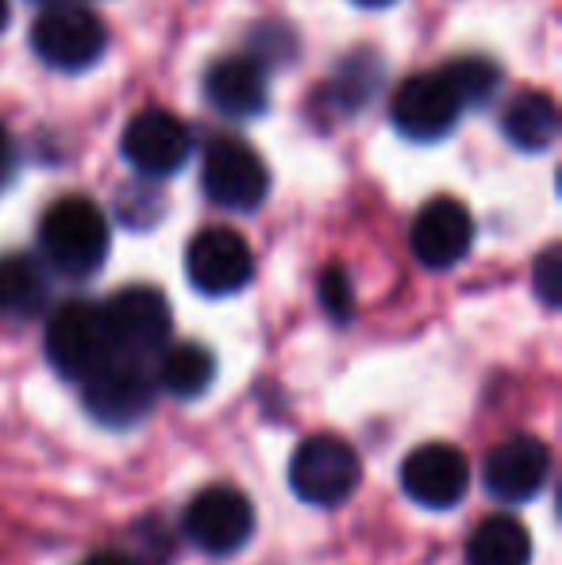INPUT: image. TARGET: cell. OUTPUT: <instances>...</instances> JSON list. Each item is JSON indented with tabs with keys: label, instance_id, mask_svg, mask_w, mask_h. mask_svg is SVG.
<instances>
[{
	"label": "cell",
	"instance_id": "22",
	"mask_svg": "<svg viewBox=\"0 0 562 565\" xmlns=\"http://www.w3.org/2000/svg\"><path fill=\"white\" fill-rule=\"evenodd\" d=\"M532 281H536V289H540L543 305L555 308L559 292H562V254H559V246H548V250L540 254V262H536V269H532Z\"/></svg>",
	"mask_w": 562,
	"mask_h": 565
},
{
	"label": "cell",
	"instance_id": "17",
	"mask_svg": "<svg viewBox=\"0 0 562 565\" xmlns=\"http://www.w3.org/2000/svg\"><path fill=\"white\" fill-rule=\"evenodd\" d=\"M532 562V531L517 515H486L466 539V565H528Z\"/></svg>",
	"mask_w": 562,
	"mask_h": 565
},
{
	"label": "cell",
	"instance_id": "5",
	"mask_svg": "<svg viewBox=\"0 0 562 565\" xmlns=\"http://www.w3.org/2000/svg\"><path fill=\"white\" fill-rule=\"evenodd\" d=\"M46 358L66 381H85L105 362H113L116 350L105 331V316L89 300H70L46 320Z\"/></svg>",
	"mask_w": 562,
	"mask_h": 565
},
{
	"label": "cell",
	"instance_id": "9",
	"mask_svg": "<svg viewBox=\"0 0 562 565\" xmlns=\"http://www.w3.org/2000/svg\"><path fill=\"white\" fill-rule=\"evenodd\" d=\"M185 277L204 297H232L255 277V254L232 227H204L185 246Z\"/></svg>",
	"mask_w": 562,
	"mask_h": 565
},
{
	"label": "cell",
	"instance_id": "26",
	"mask_svg": "<svg viewBox=\"0 0 562 565\" xmlns=\"http://www.w3.org/2000/svg\"><path fill=\"white\" fill-rule=\"evenodd\" d=\"M354 4H362V8H390L393 0H354Z\"/></svg>",
	"mask_w": 562,
	"mask_h": 565
},
{
	"label": "cell",
	"instance_id": "25",
	"mask_svg": "<svg viewBox=\"0 0 562 565\" xmlns=\"http://www.w3.org/2000/svg\"><path fill=\"white\" fill-rule=\"evenodd\" d=\"M8 20H12V8H8V0H0V31L8 28Z\"/></svg>",
	"mask_w": 562,
	"mask_h": 565
},
{
	"label": "cell",
	"instance_id": "20",
	"mask_svg": "<svg viewBox=\"0 0 562 565\" xmlns=\"http://www.w3.org/2000/svg\"><path fill=\"white\" fill-rule=\"evenodd\" d=\"M443 74H447L450 89L458 93L463 108L486 105V100L497 93V85H501V70H497L489 58H455L450 66H443Z\"/></svg>",
	"mask_w": 562,
	"mask_h": 565
},
{
	"label": "cell",
	"instance_id": "4",
	"mask_svg": "<svg viewBox=\"0 0 562 565\" xmlns=\"http://www.w3.org/2000/svg\"><path fill=\"white\" fill-rule=\"evenodd\" d=\"M181 531L197 551L224 558L251 543L255 535V504L247 492L232 489V484H209L185 504L181 515Z\"/></svg>",
	"mask_w": 562,
	"mask_h": 565
},
{
	"label": "cell",
	"instance_id": "1",
	"mask_svg": "<svg viewBox=\"0 0 562 565\" xmlns=\"http://www.w3.org/2000/svg\"><path fill=\"white\" fill-rule=\"evenodd\" d=\"M43 258L66 277H89L108 258V220L89 196H62L39 224Z\"/></svg>",
	"mask_w": 562,
	"mask_h": 565
},
{
	"label": "cell",
	"instance_id": "3",
	"mask_svg": "<svg viewBox=\"0 0 562 565\" xmlns=\"http://www.w3.org/2000/svg\"><path fill=\"white\" fill-rule=\"evenodd\" d=\"M108 31L100 15L74 0H51L31 23V51L51 70H89L105 54Z\"/></svg>",
	"mask_w": 562,
	"mask_h": 565
},
{
	"label": "cell",
	"instance_id": "14",
	"mask_svg": "<svg viewBox=\"0 0 562 565\" xmlns=\"http://www.w3.org/2000/svg\"><path fill=\"white\" fill-rule=\"evenodd\" d=\"M413 254L427 269H450L470 254L474 246V216L455 196H435L413 220Z\"/></svg>",
	"mask_w": 562,
	"mask_h": 565
},
{
	"label": "cell",
	"instance_id": "23",
	"mask_svg": "<svg viewBox=\"0 0 562 565\" xmlns=\"http://www.w3.org/2000/svg\"><path fill=\"white\" fill-rule=\"evenodd\" d=\"M82 565H139V562L131 558L128 551H97V554H89Z\"/></svg>",
	"mask_w": 562,
	"mask_h": 565
},
{
	"label": "cell",
	"instance_id": "7",
	"mask_svg": "<svg viewBox=\"0 0 562 565\" xmlns=\"http://www.w3.org/2000/svg\"><path fill=\"white\" fill-rule=\"evenodd\" d=\"M204 193L212 204L232 212H255L271 193V170L263 166V158L240 139H216L204 147V166H201Z\"/></svg>",
	"mask_w": 562,
	"mask_h": 565
},
{
	"label": "cell",
	"instance_id": "6",
	"mask_svg": "<svg viewBox=\"0 0 562 565\" xmlns=\"http://www.w3.org/2000/svg\"><path fill=\"white\" fill-rule=\"evenodd\" d=\"M100 316H105V331L113 339L116 358L142 362V358L158 354L170 342V305L150 285H128V289L113 292L108 305H100Z\"/></svg>",
	"mask_w": 562,
	"mask_h": 565
},
{
	"label": "cell",
	"instance_id": "18",
	"mask_svg": "<svg viewBox=\"0 0 562 565\" xmlns=\"http://www.w3.org/2000/svg\"><path fill=\"white\" fill-rule=\"evenodd\" d=\"M216 381V358L201 342H173V347L158 350V373L155 385L162 393L178 396V401H193V396L209 393Z\"/></svg>",
	"mask_w": 562,
	"mask_h": 565
},
{
	"label": "cell",
	"instance_id": "2",
	"mask_svg": "<svg viewBox=\"0 0 562 565\" xmlns=\"http://www.w3.org/2000/svg\"><path fill=\"white\" fill-rule=\"evenodd\" d=\"M362 481L359 450L339 435H308L289 458V489L312 508H336Z\"/></svg>",
	"mask_w": 562,
	"mask_h": 565
},
{
	"label": "cell",
	"instance_id": "8",
	"mask_svg": "<svg viewBox=\"0 0 562 565\" xmlns=\"http://www.w3.org/2000/svg\"><path fill=\"white\" fill-rule=\"evenodd\" d=\"M158 385L136 358H113L82 381V404L97 424L131 427L155 408Z\"/></svg>",
	"mask_w": 562,
	"mask_h": 565
},
{
	"label": "cell",
	"instance_id": "21",
	"mask_svg": "<svg viewBox=\"0 0 562 565\" xmlns=\"http://www.w3.org/2000/svg\"><path fill=\"white\" fill-rule=\"evenodd\" d=\"M320 305L328 308V316L336 323H347L354 316V297H351V277L339 266H328L320 277Z\"/></svg>",
	"mask_w": 562,
	"mask_h": 565
},
{
	"label": "cell",
	"instance_id": "16",
	"mask_svg": "<svg viewBox=\"0 0 562 565\" xmlns=\"http://www.w3.org/2000/svg\"><path fill=\"white\" fill-rule=\"evenodd\" d=\"M501 127L509 135V142L528 154H543V150L555 147L559 139V108L548 93L524 89L505 105Z\"/></svg>",
	"mask_w": 562,
	"mask_h": 565
},
{
	"label": "cell",
	"instance_id": "10",
	"mask_svg": "<svg viewBox=\"0 0 562 565\" xmlns=\"http://www.w3.org/2000/svg\"><path fill=\"white\" fill-rule=\"evenodd\" d=\"M401 489L427 512H447L470 489V461L450 443H424L401 461Z\"/></svg>",
	"mask_w": 562,
	"mask_h": 565
},
{
	"label": "cell",
	"instance_id": "27",
	"mask_svg": "<svg viewBox=\"0 0 562 565\" xmlns=\"http://www.w3.org/2000/svg\"><path fill=\"white\" fill-rule=\"evenodd\" d=\"M43 4H51V0H43Z\"/></svg>",
	"mask_w": 562,
	"mask_h": 565
},
{
	"label": "cell",
	"instance_id": "13",
	"mask_svg": "<svg viewBox=\"0 0 562 565\" xmlns=\"http://www.w3.org/2000/svg\"><path fill=\"white\" fill-rule=\"evenodd\" d=\"M486 489L505 504H524V500L540 497L543 484L551 477V450L536 435H512V439L497 443L486 454Z\"/></svg>",
	"mask_w": 562,
	"mask_h": 565
},
{
	"label": "cell",
	"instance_id": "11",
	"mask_svg": "<svg viewBox=\"0 0 562 565\" xmlns=\"http://www.w3.org/2000/svg\"><path fill=\"white\" fill-rule=\"evenodd\" d=\"M463 113H466L463 100L450 89L443 70L413 74L409 82H401V89L393 93V105H390V116H393V124H397V131L416 142L443 139V135L458 124Z\"/></svg>",
	"mask_w": 562,
	"mask_h": 565
},
{
	"label": "cell",
	"instance_id": "12",
	"mask_svg": "<svg viewBox=\"0 0 562 565\" xmlns=\"http://www.w3.org/2000/svg\"><path fill=\"white\" fill-rule=\"evenodd\" d=\"M189 127L166 108H142L128 119L120 139V154L142 178H170L189 158Z\"/></svg>",
	"mask_w": 562,
	"mask_h": 565
},
{
	"label": "cell",
	"instance_id": "24",
	"mask_svg": "<svg viewBox=\"0 0 562 565\" xmlns=\"http://www.w3.org/2000/svg\"><path fill=\"white\" fill-rule=\"evenodd\" d=\"M12 158H15V142L8 135V127H0V181L12 173Z\"/></svg>",
	"mask_w": 562,
	"mask_h": 565
},
{
	"label": "cell",
	"instance_id": "19",
	"mask_svg": "<svg viewBox=\"0 0 562 565\" xmlns=\"http://www.w3.org/2000/svg\"><path fill=\"white\" fill-rule=\"evenodd\" d=\"M51 300L46 269L31 254H4L0 258V316L31 320Z\"/></svg>",
	"mask_w": 562,
	"mask_h": 565
},
{
	"label": "cell",
	"instance_id": "15",
	"mask_svg": "<svg viewBox=\"0 0 562 565\" xmlns=\"http://www.w3.org/2000/svg\"><path fill=\"white\" fill-rule=\"evenodd\" d=\"M204 97L212 108L232 119H251L266 113L271 82H266V62L258 54H232L220 58L204 74Z\"/></svg>",
	"mask_w": 562,
	"mask_h": 565
}]
</instances>
